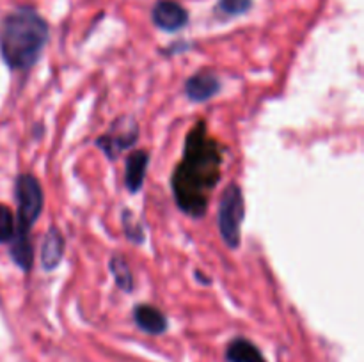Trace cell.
Returning a JSON list of instances; mask_svg holds the SVG:
<instances>
[{"label": "cell", "mask_w": 364, "mask_h": 362, "mask_svg": "<svg viewBox=\"0 0 364 362\" xmlns=\"http://www.w3.org/2000/svg\"><path fill=\"white\" fill-rule=\"evenodd\" d=\"M223 172V149L199 121L187 135L183 160L173 174V192L181 212L191 216H203L208 208L210 194L217 187Z\"/></svg>", "instance_id": "1"}, {"label": "cell", "mask_w": 364, "mask_h": 362, "mask_svg": "<svg viewBox=\"0 0 364 362\" xmlns=\"http://www.w3.org/2000/svg\"><path fill=\"white\" fill-rule=\"evenodd\" d=\"M48 41V23L32 7H18L0 23V53L11 70H28Z\"/></svg>", "instance_id": "2"}, {"label": "cell", "mask_w": 364, "mask_h": 362, "mask_svg": "<svg viewBox=\"0 0 364 362\" xmlns=\"http://www.w3.org/2000/svg\"><path fill=\"white\" fill-rule=\"evenodd\" d=\"M16 202H18V216L16 227H14V236L11 241H31L28 233L36 220L39 219L45 202L43 188L39 181L31 174H21L16 180Z\"/></svg>", "instance_id": "3"}, {"label": "cell", "mask_w": 364, "mask_h": 362, "mask_svg": "<svg viewBox=\"0 0 364 362\" xmlns=\"http://www.w3.org/2000/svg\"><path fill=\"white\" fill-rule=\"evenodd\" d=\"M244 216L245 204L242 188L237 183L228 185L223 194V199H220L219 212H217V224H219V233L223 236L224 243L230 248L240 247Z\"/></svg>", "instance_id": "4"}, {"label": "cell", "mask_w": 364, "mask_h": 362, "mask_svg": "<svg viewBox=\"0 0 364 362\" xmlns=\"http://www.w3.org/2000/svg\"><path fill=\"white\" fill-rule=\"evenodd\" d=\"M151 20L160 31L176 32L188 23V13L176 0H156L151 9Z\"/></svg>", "instance_id": "5"}, {"label": "cell", "mask_w": 364, "mask_h": 362, "mask_svg": "<svg viewBox=\"0 0 364 362\" xmlns=\"http://www.w3.org/2000/svg\"><path fill=\"white\" fill-rule=\"evenodd\" d=\"M137 135H139V128L134 121H130L128 124H123V126H121L119 123H114L112 131L107 135H102V137L96 141V146H98L100 149H103L107 158L114 160L121 151H123V149L130 148V146L135 144Z\"/></svg>", "instance_id": "6"}, {"label": "cell", "mask_w": 364, "mask_h": 362, "mask_svg": "<svg viewBox=\"0 0 364 362\" xmlns=\"http://www.w3.org/2000/svg\"><path fill=\"white\" fill-rule=\"evenodd\" d=\"M220 91V80L213 71L203 70L192 75L185 84V92L192 102H206Z\"/></svg>", "instance_id": "7"}, {"label": "cell", "mask_w": 364, "mask_h": 362, "mask_svg": "<svg viewBox=\"0 0 364 362\" xmlns=\"http://www.w3.org/2000/svg\"><path fill=\"white\" fill-rule=\"evenodd\" d=\"M64 258V238L55 226L50 227L41 245V265L46 272L57 268Z\"/></svg>", "instance_id": "8"}, {"label": "cell", "mask_w": 364, "mask_h": 362, "mask_svg": "<svg viewBox=\"0 0 364 362\" xmlns=\"http://www.w3.org/2000/svg\"><path fill=\"white\" fill-rule=\"evenodd\" d=\"M149 155L146 151H134L124 163V185L130 192H139L144 183Z\"/></svg>", "instance_id": "9"}, {"label": "cell", "mask_w": 364, "mask_h": 362, "mask_svg": "<svg viewBox=\"0 0 364 362\" xmlns=\"http://www.w3.org/2000/svg\"><path fill=\"white\" fill-rule=\"evenodd\" d=\"M134 318L135 323L141 330L144 332L153 334V336H159V334H164L167 329V319L162 312L156 307L148 304H141L134 309Z\"/></svg>", "instance_id": "10"}, {"label": "cell", "mask_w": 364, "mask_h": 362, "mask_svg": "<svg viewBox=\"0 0 364 362\" xmlns=\"http://www.w3.org/2000/svg\"><path fill=\"white\" fill-rule=\"evenodd\" d=\"M226 358L230 362H267L262 351L247 339H238L231 341V344L226 350Z\"/></svg>", "instance_id": "11"}, {"label": "cell", "mask_w": 364, "mask_h": 362, "mask_svg": "<svg viewBox=\"0 0 364 362\" xmlns=\"http://www.w3.org/2000/svg\"><path fill=\"white\" fill-rule=\"evenodd\" d=\"M109 266L114 279H116L117 286L123 291H127V293H130V291L134 290V277H132V270L130 266H128V263L124 261V258H121V256H112Z\"/></svg>", "instance_id": "12"}, {"label": "cell", "mask_w": 364, "mask_h": 362, "mask_svg": "<svg viewBox=\"0 0 364 362\" xmlns=\"http://www.w3.org/2000/svg\"><path fill=\"white\" fill-rule=\"evenodd\" d=\"M252 7V0H219L217 9L224 16H240L245 14Z\"/></svg>", "instance_id": "13"}, {"label": "cell", "mask_w": 364, "mask_h": 362, "mask_svg": "<svg viewBox=\"0 0 364 362\" xmlns=\"http://www.w3.org/2000/svg\"><path fill=\"white\" fill-rule=\"evenodd\" d=\"M14 227H16V222H14V215L11 213V209L0 204V243L13 240Z\"/></svg>", "instance_id": "14"}, {"label": "cell", "mask_w": 364, "mask_h": 362, "mask_svg": "<svg viewBox=\"0 0 364 362\" xmlns=\"http://www.w3.org/2000/svg\"><path fill=\"white\" fill-rule=\"evenodd\" d=\"M123 227L124 233H127V236L130 238L132 241H139V243H141V241L144 240L142 227L139 226V222H135L134 215H132V212H128V209H124L123 213Z\"/></svg>", "instance_id": "15"}]
</instances>
